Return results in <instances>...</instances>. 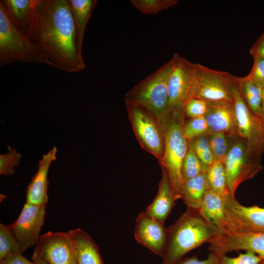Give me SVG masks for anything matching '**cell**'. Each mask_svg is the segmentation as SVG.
Masks as SVG:
<instances>
[{"label":"cell","mask_w":264,"mask_h":264,"mask_svg":"<svg viewBox=\"0 0 264 264\" xmlns=\"http://www.w3.org/2000/svg\"><path fill=\"white\" fill-rule=\"evenodd\" d=\"M25 35L54 68L68 72L85 68L68 0H33L32 20Z\"/></svg>","instance_id":"obj_1"},{"label":"cell","mask_w":264,"mask_h":264,"mask_svg":"<svg viewBox=\"0 0 264 264\" xmlns=\"http://www.w3.org/2000/svg\"><path fill=\"white\" fill-rule=\"evenodd\" d=\"M220 233L198 209L187 207L172 225L166 228V244L162 264H176L189 251Z\"/></svg>","instance_id":"obj_2"},{"label":"cell","mask_w":264,"mask_h":264,"mask_svg":"<svg viewBox=\"0 0 264 264\" xmlns=\"http://www.w3.org/2000/svg\"><path fill=\"white\" fill-rule=\"evenodd\" d=\"M178 54L135 85L125 97V103L147 109L162 125L168 115V84Z\"/></svg>","instance_id":"obj_3"},{"label":"cell","mask_w":264,"mask_h":264,"mask_svg":"<svg viewBox=\"0 0 264 264\" xmlns=\"http://www.w3.org/2000/svg\"><path fill=\"white\" fill-rule=\"evenodd\" d=\"M184 121V111H171L163 125L165 146L159 163L167 170L175 201L181 198V167L189 149V142L183 130Z\"/></svg>","instance_id":"obj_4"},{"label":"cell","mask_w":264,"mask_h":264,"mask_svg":"<svg viewBox=\"0 0 264 264\" xmlns=\"http://www.w3.org/2000/svg\"><path fill=\"white\" fill-rule=\"evenodd\" d=\"M15 62L45 64L52 66L40 49L12 23L0 1V66Z\"/></svg>","instance_id":"obj_5"},{"label":"cell","mask_w":264,"mask_h":264,"mask_svg":"<svg viewBox=\"0 0 264 264\" xmlns=\"http://www.w3.org/2000/svg\"><path fill=\"white\" fill-rule=\"evenodd\" d=\"M261 158L249 147L247 142L239 136H232L228 152L223 161L230 194L235 197L238 186L253 177L263 169Z\"/></svg>","instance_id":"obj_6"},{"label":"cell","mask_w":264,"mask_h":264,"mask_svg":"<svg viewBox=\"0 0 264 264\" xmlns=\"http://www.w3.org/2000/svg\"><path fill=\"white\" fill-rule=\"evenodd\" d=\"M134 135L141 148L161 160L164 150L165 138L163 127L145 108L125 103Z\"/></svg>","instance_id":"obj_7"},{"label":"cell","mask_w":264,"mask_h":264,"mask_svg":"<svg viewBox=\"0 0 264 264\" xmlns=\"http://www.w3.org/2000/svg\"><path fill=\"white\" fill-rule=\"evenodd\" d=\"M194 97L207 103L233 102L235 76L194 63Z\"/></svg>","instance_id":"obj_8"},{"label":"cell","mask_w":264,"mask_h":264,"mask_svg":"<svg viewBox=\"0 0 264 264\" xmlns=\"http://www.w3.org/2000/svg\"><path fill=\"white\" fill-rule=\"evenodd\" d=\"M226 222L224 233H264V208L241 204L230 194L222 197Z\"/></svg>","instance_id":"obj_9"},{"label":"cell","mask_w":264,"mask_h":264,"mask_svg":"<svg viewBox=\"0 0 264 264\" xmlns=\"http://www.w3.org/2000/svg\"><path fill=\"white\" fill-rule=\"evenodd\" d=\"M195 89L194 63L178 55L168 84V112L184 111Z\"/></svg>","instance_id":"obj_10"},{"label":"cell","mask_w":264,"mask_h":264,"mask_svg":"<svg viewBox=\"0 0 264 264\" xmlns=\"http://www.w3.org/2000/svg\"><path fill=\"white\" fill-rule=\"evenodd\" d=\"M233 106L238 134L247 142L252 151L261 158L264 152V122L246 105L236 84Z\"/></svg>","instance_id":"obj_11"},{"label":"cell","mask_w":264,"mask_h":264,"mask_svg":"<svg viewBox=\"0 0 264 264\" xmlns=\"http://www.w3.org/2000/svg\"><path fill=\"white\" fill-rule=\"evenodd\" d=\"M46 204L25 202L16 220L11 225L23 252L36 245L44 224Z\"/></svg>","instance_id":"obj_12"},{"label":"cell","mask_w":264,"mask_h":264,"mask_svg":"<svg viewBox=\"0 0 264 264\" xmlns=\"http://www.w3.org/2000/svg\"><path fill=\"white\" fill-rule=\"evenodd\" d=\"M208 250L219 257L233 251L253 252L264 260V233H219L209 240Z\"/></svg>","instance_id":"obj_13"},{"label":"cell","mask_w":264,"mask_h":264,"mask_svg":"<svg viewBox=\"0 0 264 264\" xmlns=\"http://www.w3.org/2000/svg\"><path fill=\"white\" fill-rule=\"evenodd\" d=\"M34 252L48 264H76L67 232L49 231L41 235Z\"/></svg>","instance_id":"obj_14"},{"label":"cell","mask_w":264,"mask_h":264,"mask_svg":"<svg viewBox=\"0 0 264 264\" xmlns=\"http://www.w3.org/2000/svg\"><path fill=\"white\" fill-rule=\"evenodd\" d=\"M136 241L157 256L162 257L166 244V228L161 223L141 212L136 219L134 233Z\"/></svg>","instance_id":"obj_15"},{"label":"cell","mask_w":264,"mask_h":264,"mask_svg":"<svg viewBox=\"0 0 264 264\" xmlns=\"http://www.w3.org/2000/svg\"><path fill=\"white\" fill-rule=\"evenodd\" d=\"M204 117L208 127L207 134H238L233 102L207 103Z\"/></svg>","instance_id":"obj_16"},{"label":"cell","mask_w":264,"mask_h":264,"mask_svg":"<svg viewBox=\"0 0 264 264\" xmlns=\"http://www.w3.org/2000/svg\"><path fill=\"white\" fill-rule=\"evenodd\" d=\"M57 152V148L54 147L39 161L37 172L26 190V202L36 205L47 203L49 184L47 174L51 162L56 159Z\"/></svg>","instance_id":"obj_17"},{"label":"cell","mask_w":264,"mask_h":264,"mask_svg":"<svg viewBox=\"0 0 264 264\" xmlns=\"http://www.w3.org/2000/svg\"><path fill=\"white\" fill-rule=\"evenodd\" d=\"M76 264H103L97 245L80 228L67 232Z\"/></svg>","instance_id":"obj_18"},{"label":"cell","mask_w":264,"mask_h":264,"mask_svg":"<svg viewBox=\"0 0 264 264\" xmlns=\"http://www.w3.org/2000/svg\"><path fill=\"white\" fill-rule=\"evenodd\" d=\"M161 169L162 176L157 193L145 212L149 217L164 223L175 204V200L167 170L164 167Z\"/></svg>","instance_id":"obj_19"},{"label":"cell","mask_w":264,"mask_h":264,"mask_svg":"<svg viewBox=\"0 0 264 264\" xmlns=\"http://www.w3.org/2000/svg\"><path fill=\"white\" fill-rule=\"evenodd\" d=\"M198 210L207 221L218 228L220 233H224L226 218L221 196L208 189Z\"/></svg>","instance_id":"obj_20"},{"label":"cell","mask_w":264,"mask_h":264,"mask_svg":"<svg viewBox=\"0 0 264 264\" xmlns=\"http://www.w3.org/2000/svg\"><path fill=\"white\" fill-rule=\"evenodd\" d=\"M0 2L12 23L25 34L32 20L33 0H2Z\"/></svg>","instance_id":"obj_21"},{"label":"cell","mask_w":264,"mask_h":264,"mask_svg":"<svg viewBox=\"0 0 264 264\" xmlns=\"http://www.w3.org/2000/svg\"><path fill=\"white\" fill-rule=\"evenodd\" d=\"M208 189L206 172L183 182L181 198L187 207L198 210Z\"/></svg>","instance_id":"obj_22"},{"label":"cell","mask_w":264,"mask_h":264,"mask_svg":"<svg viewBox=\"0 0 264 264\" xmlns=\"http://www.w3.org/2000/svg\"><path fill=\"white\" fill-rule=\"evenodd\" d=\"M97 1L96 0H68L76 28L78 48L81 54L87 24Z\"/></svg>","instance_id":"obj_23"},{"label":"cell","mask_w":264,"mask_h":264,"mask_svg":"<svg viewBox=\"0 0 264 264\" xmlns=\"http://www.w3.org/2000/svg\"><path fill=\"white\" fill-rule=\"evenodd\" d=\"M236 86L243 101L249 109L260 117L262 88L247 76L235 77Z\"/></svg>","instance_id":"obj_24"},{"label":"cell","mask_w":264,"mask_h":264,"mask_svg":"<svg viewBox=\"0 0 264 264\" xmlns=\"http://www.w3.org/2000/svg\"><path fill=\"white\" fill-rule=\"evenodd\" d=\"M209 189L222 197L230 194L225 166L222 161H214L206 172Z\"/></svg>","instance_id":"obj_25"},{"label":"cell","mask_w":264,"mask_h":264,"mask_svg":"<svg viewBox=\"0 0 264 264\" xmlns=\"http://www.w3.org/2000/svg\"><path fill=\"white\" fill-rule=\"evenodd\" d=\"M208 169V167L199 159L192 148L189 145L188 150L181 167L183 182L207 172Z\"/></svg>","instance_id":"obj_26"},{"label":"cell","mask_w":264,"mask_h":264,"mask_svg":"<svg viewBox=\"0 0 264 264\" xmlns=\"http://www.w3.org/2000/svg\"><path fill=\"white\" fill-rule=\"evenodd\" d=\"M206 135L214 161L223 162L230 149L231 138L234 135L228 136L222 133H208Z\"/></svg>","instance_id":"obj_27"},{"label":"cell","mask_w":264,"mask_h":264,"mask_svg":"<svg viewBox=\"0 0 264 264\" xmlns=\"http://www.w3.org/2000/svg\"><path fill=\"white\" fill-rule=\"evenodd\" d=\"M22 252L11 225L0 223V261L9 255Z\"/></svg>","instance_id":"obj_28"},{"label":"cell","mask_w":264,"mask_h":264,"mask_svg":"<svg viewBox=\"0 0 264 264\" xmlns=\"http://www.w3.org/2000/svg\"><path fill=\"white\" fill-rule=\"evenodd\" d=\"M131 3L143 14H154L175 6L177 0H132Z\"/></svg>","instance_id":"obj_29"},{"label":"cell","mask_w":264,"mask_h":264,"mask_svg":"<svg viewBox=\"0 0 264 264\" xmlns=\"http://www.w3.org/2000/svg\"><path fill=\"white\" fill-rule=\"evenodd\" d=\"M199 159L208 167L214 162L206 134L197 137L188 141Z\"/></svg>","instance_id":"obj_30"},{"label":"cell","mask_w":264,"mask_h":264,"mask_svg":"<svg viewBox=\"0 0 264 264\" xmlns=\"http://www.w3.org/2000/svg\"><path fill=\"white\" fill-rule=\"evenodd\" d=\"M183 130L185 137L189 141L197 137L207 134L208 127L204 116H202L185 120Z\"/></svg>","instance_id":"obj_31"},{"label":"cell","mask_w":264,"mask_h":264,"mask_svg":"<svg viewBox=\"0 0 264 264\" xmlns=\"http://www.w3.org/2000/svg\"><path fill=\"white\" fill-rule=\"evenodd\" d=\"M9 150L6 154H0V175L11 176L15 172V166L19 165L22 155L16 149H12L7 145Z\"/></svg>","instance_id":"obj_32"},{"label":"cell","mask_w":264,"mask_h":264,"mask_svg":"<svg viewBox=\"0 0 264 264\" xmlns=\"http://www.w3.org/2000/svg\"><path fill=\"white\" fill-rule=\"evenodd\" d=\"M207 110V103L197 97H193L186 103L184 113L188 119L204 116Z\"/></svg>","instance_id":"obj_33"},{"label":"cell","mask_w":264,"mask_h":264,"mask_svg":"<svg viewBox=\"0 0 264 264\" xmlns=\"http://www.w3.org/2000/svg\"><path fill=\"white\" fill-rule=\"evenodd\" d=\"M262 259L250 251L240 253L236 257H230L226 255L220 257L218 264H258Z\"/></svg>","instance_id":"obj_34"},{"label":"cell","mask_w":264,"mask_h":264,"mask_svg":"<svg viewBox=\"0 0 264 264\" xmlns=\"http://www.w3.org/2000/svg\"><path fill=\"white\" fill-rule=\"evenodd\" d=\"M253 58V64L247 76L263 88L264 87V58Z\"/></svg>","instance_id":"obj_35"},{"label":"cell","mask_w":264,"mask_h":264,"mask_svg":"<svg viewBox=\"0 0 264 264\" xmlns=\"http://www.w3.org/2000/svg\"><path fill=\"white\" fill-rule=\"evenodd\" d=\"M220 257L217 255L210 252L206 259L198 260L196 256L181 260L176 264H218Z\"/></svg>","instance_id":"obj_36"},{"label":"cell","mask_w":264,"mask_h":264,"mask_svg":"<svg viewBox=\"0 0 264 264\" xmlns=\"http://www.w3.org/2000/svg\"><path fill=\"white\" fill-rule=\"evenodd\" d=\"M22 253L16 252L9 255L0 261V264H35L26 259Z\"/></svg>","instance_id":"obj_37"},{"label":"cell","mask_w":264,"mask_h":264,"mask_svg":"<svg viewBox=\"0 0 264 264\" xmlns=\"http://www.w3.org/2000/svg\"><path fill=\"white\" fill-rule=\"evenodd\" d=\"M249 52L253 58H264V32L252 45L249 50Z\"/></svg>","instance_id":"obj_38"},{"label":"cell","mask_w":264,"mask_h":264,"mask_svg":"<svg viewBox=\"0 0 264 264\" xmlns=\"http://www.w3.org/2000/svg\"><path fill=\"white\" fill-rule=\"evenodd\" d=\"M32 262L35 264H48L45 261L39 257L35 252H34L32 257Z\"/></svg>","instance_id":"obj_39"},{"label":"cell","mask_w":264,"mask_h":264,"mask_svg":"<svg viewBox=\"0 0 264 264\" xmlns=\"http://www.w3.org/2000/svg\"><path fill=\"white\" fill-rule=\"evenodd\" d=\"M260 117L264 122V87L262 88V96Z\"/></svg>","instance_id":"obj_40"},{"label":"cell","mask_w":264,"mask_h":264,"mask_svg":"<svg viewBox=\"0 0 264 264\" xmlns=\"http://www.w3.org/2000/svg\"><path fill=\"white\" fill-rule=\"evenodd\" d=\"M258 264H264V260H263Z\"/></svg>","instance_id":"obj_41"},{"label":"cell","mask_w":264,"mask_h":264,"mask_svg":"<svg viewBox=\"0 0 264 264\" xmlns=\"http://www.w3.org/2000/svg\"><path fill=\"white\" fill-rule=\"evenodd\" d=\"M151 264V263H149V264Z\"/></svg>","instance_id":"obj_42"}]
</instances>
